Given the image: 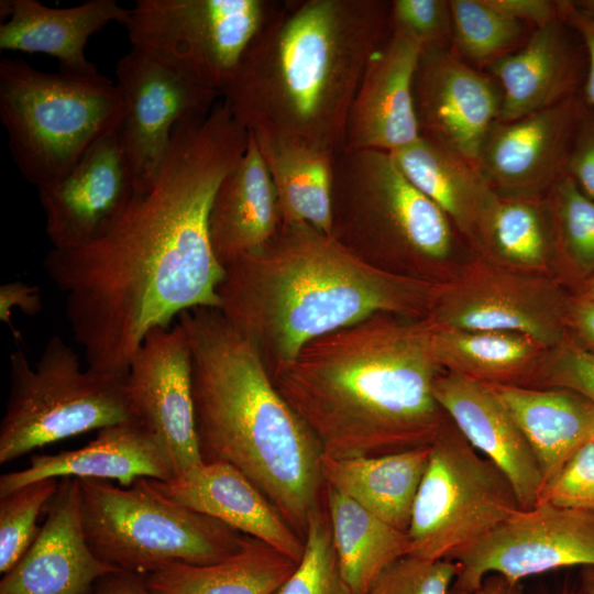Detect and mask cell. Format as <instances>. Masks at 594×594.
Segmentation results:
<instances>
[{"label":"cell","mask_w":594,"mask_h":594,"mask_svg":"<svg viewBox=\"0 0 594 594\" xmlns=\"http://www.w3.org/2000/svg\"><path fill=\"white\" fill-rule=\"evenodd\" d=\"M249 131L220 99L179 122L160 174L135 193L101 238L44 258L87 367L125 374L155 329L200 307H219L224 268L208 230L215 194L246 150Z\"/></svg>","instance_id":"cell-1"},{"label":"cell","mask_w":594,"mask_h":594,"mask_svg":"<svg viewBox=\"0 0 594 594\" xmlns=\"http://www.w3.org/2000/svg\"><path fill=\"white\" fill-rule=\"evenodd\" d=\"M443 372L425 318L381 312L312 340L273 382L323 455L346 459L429 446L450 421Z\"/></svg>","instance_id":"cell-2"},{"label":"cell","mask_w":594,"mask_h":594,"mask_svg":"<svg viewBox=\"0 0 594 594\" xmlns=\"http://www.w3.org/2000/svg\"><path fill=\"white\" fill-rule=\"evenodd\" d=\"M389 20L385 0L275 1L221 98L256 138L339 153Z\"/></svg>","instance_id":"cell-3"},{"label":"cell","mask_w":594,"mask_h":594,"mask_svg":"<svg viewBox=\"0 0 594 594\" xmlns=\"http://www.w3.org/2000/svg\"><path fill=\"white\" fill-rule=\"evenodd\" d=\"M435 284L374 268L309 224L282 223L224 267L218 309L274 380L312 340L373 315L425 318Z\"/></svg>","instance_id":"cell-4"},{"label":"cell","mask_w":594,"mask_h":594,"mask_svg":"<svg viewBox=\"0 0 594 594\" xmlns=\"http://www.w3.org/2000/svg\"><path fill=\"white\" fill-rule=\"evenodd\" d=\"M190 348L196 428L202 461L246 475L304 539L322 505V448L276 388L255 348L218 308L183 312Z\"/></svg>","instance_id":"cell-5"},{"label":"cell","mask_w":594,"mask_h":594,"mask_svg":"<svg viewBox=\"0 0 594 594\" xmlns=\"http://www.w3.org/2000/svg\"><path fill=\"white\" fill-rule=\"evenodd\" d=\"M330 235L374 268L430 283L473 256L449 217L381 151L336 155Z\"/></svg>","instance_id":"cell-6"},{"label":"cell","mask_w":594,"mask_h":594,"mask_svg":"<svg viewBox=\"0 0 594 594\" xmlns=\"http://www.w3.org/2000/svg\"><path fill=\"white\" fill-rule=\"evenodd\" d=\"M123 100L99 72L46 73L21 58L0 62V121L22 176L36 188L61 178L116 131Z\"/></svg>","instance_id":"cell-7"},{"label":"cell","mask_w":594,"mask_h":594,"mask_svg":"<svg viewBox=\"0 0 594 594\" xmlns=\"http://www.w3.org/2000/svg\"><path fill=\"white\" fill-rule=\"evenodd\" d=\"M82 529L94 553L147 575L169 563L208 565L238 552L245 535L167 498L140 479L129 487L78 479Z\"/></svg>","instance_id":"cell-8"},{"label":"cell","mask_w":594,"mask_h":594,"mask_svg":"<svg viewBox=\"0 0 594 594\" xmlns=\"http://www.w3.org/2000/svg\"><path fill=\"white\" fill-rule=\"evenodd\" d=\"M134 417L127 373L81 369L59 336L46 342L31 366L24 352L10 355V393L0 425V463L70 437Z\"/></svg>","instance_id":"cell-9"},{"label":"cell","mask_w":594,"mask_h":594,"mask_svg":"<svg viewBox=\"0 0 594 594\" xmlns=\"http://www.w3.org/2000/svg\"><path fill=\"white\" fill-rule=\"evenodd\" d=\"M519 509L505 475L450 420L430 443L407 530L408 554L448 560Z\"/></svg>","instance_id":"cell-10"},{"label":"cell","mask_w":594,"mask_h":594,"mask_svg":"<svg viewBox=\"0 0 594 594\" xmlns=\"http://www.w3.org/2000/svg\"><path fill=\"white\" fill-rule=\"evenodd\" d=\"M274 3L138 0L124 26L131 48L221 97Z\"/></svg>","instance_id":"cell-11"},{"label":"cell","mask_w":594,"mask_h":594,"mask_svg":"<svg viewBox=\"0 0 594 594\" xmlns=\"http://www.w3.org/2000/svg\"><path fill=\"white\" fill-rule=\"evenodd\" d=\"M570 299L556 277L473 255L435 284L425 318L441 328L524 333L551 349L568 336Z\"/></svg>","instance_id":"cell-12"},{"label":"cell","mask_w":594,"mask_h":594,"mask_svg":"<svg viewBox=\"0 0 594 594\" xmlns=\"http://www.w3.org/2000/svg\"><path fill=\"white\" fill-rule=\"evenodd\" d=\"M451 592L475 590L487 574L519 581L561 568H594V513L539 502L454 552Z\"/></svg>","instance_id":"cell-13"},{"label":"cell","mask_w":594,"mask_h":594,"mask_svg":"<svg viewBox=\"0 0 594 594\" xmlns=\"http://www.w3.org/2000/svg\"><path fill=\"white\" fill-rule=\"evenodd\" d=\"M123 114L116 135L136 193L155 183L170 147L175 127L207 114L221 98L131 48L116 68Z\"/></svg>","instance_id":"cell-14"},{"label":"cell","mask_w":594,"mask_h":594,"mask_svg":"<svg viewBox=\"0 0 594 594\" xmlns=\"http://www.w3.org/2000/svg\"><path fill=\"white\" fill-rule=\"evenodd\" d=\"M127 384L134 417L164 444L176 475L200 464L190 348L179 322L146 336L129 364Z\"/></svg>","instance_id":"cell-15"},{"label":"cell","mask_w":594,"mask_h":594,"mask_svg":"<svg viewBox=\"0 0 594 594\" xmlns=\"http://www.w3.org/2000/svg\"><path fill=\"white\" fill-rule=\"evenodd\" d=\"M584 107L575 95L516 120H496L476 161L493 191L508 198H544L566 175Z\"/></svg>","instance_id":"cell-16"},{"label":"cell","mask_w":594,"mask_h":594,"mask_svg":"<svg viewBox=\"0 0 594 594\" xmlns=\"http://www.w3.org/2000/svg\"><path fill=\"white\" fill-rule=\"evenodd\" d=\"M420 136L476 164L493 123L498 120L496 81L450 48L421 53L413 85Z\"/></svg>","instance_id":"cell-17"},{"label":"cell","mask_w":594,"mask_h":594,"mask_svg":"<svg viewBox=\"0 0 594 594\" xmlns=\"http://www.w3.org/2000/svg\"><path fill=\"white\" fill-rule=\"evenodd\" d=\"M52 249L86 245L122 217L136 190L116 131L97 141L64 176L37 188Z\"/></svg>","instance_id":"cell-18"},{"label":"cell","mask_w":594,"mask_h":594,"mask_svg":"<svg viewBox=\"0 0 594 594\" xmlns=\"http://www.w3.org/2000/svg\"><path fill=\"white\" fill-rule=\"evenodd\" d=\"M46 518L19 561L4 573L0 594H89L118 572L91 550L82 529L78 479H59Z\"/></svg>","instance_id":"cell-19"},{"label":"cell","mask_w":594,"mask_h":594,"mask_svg":"<svg viewBox=\"0 0 594 594\" xmlns=\"http://www.w3.org/2000/svg\"><path fill=\"white\" fill-rule=\"evenodd\" d=\"M421 53L416 41L389 28L352 101L342 150L391 153L420 136L413 85Z\"/></svg>","instance_id":"cell-20"},{"label":"cell","mask_w":594,"mask_h":594,"mask_svg":"<svg viewBox=\"0 0 594 594\" xmlns=\"http://www.w3.org/2000/svg\"><path fill=\"white\" fill-rule=\"evenodd\" d=\"M433 395L466 441L505 475L520 508L535 507L543 491L539 465L493 386L444 371Z\"/></svg>","instance_id":"cell-21"},{"label":"cell","mask_w":594,"mask_h":594,"mask_svg":"<svg viewBox=\"0 0 594 594\" xmlns=\"http://www.w3.org/2000/svg\"><path fill=\"white\" fill-rule=\"evenodd\" d=\"M146 481L167 498L255 538L297 563L304 554V539L266 495L230 463L202 461L168 481Z\"/></svg>","instance_id":"cell-22"},{"label":"cell","mask_w":594,"mask_h":594,"mask_svg":"<svg viewBox=\"0 0 594 594\" xmlns=\"http://www.w3.org/2000/svg\"><path fill=\"white\" fill-rule=\"evenodd\" d=\"M176 475L161 440L139 419L98 430L86 446L55 454H35L29 466L2 474L0 497L44 479L114 480L129 487L140 479L168 481Z\"/></svg>","instance_id":"cell-23"},{"label":"cell","mask_w":594,"mask_h":594,"mask_svg":"<svg viewBox=\"0 0 594 594\" xmlns=\"http://www.w3.org/2000/svg\"><path fill=\"white\" fill-rule=\"evenodd\" d=\"M0 50L42 53L58 61L61 72L98 73L85 54L91 35L111 22L125 25L130 9L116 0H88L51 8L36 0H1Z\"/></svg>","instance_id":"cell-24"},{"label":"cell","mask_w":594,"mask_h":594,"mask_svg":"<svg viewBox=\"0 0 594 594\" xmlns=\"http://www.w3.org/2000/svg\"><path fill=\"white\" fill-rule=\"evenodd\" d=\"M569 29L560 14L487 67L501 90L498 120H516L576 95L580 58Z\"/></svg>","instance_id":"cell-25"},{"label":"cell","mask_w":594,"mask_h":594,"mask_svg":"<svg viewBox=\"0 0 594 594\" xmlns=\"http://www.w3.org/2000/svg\"><path fill=\"white\" fill-rule=\"evenodd\" d=\"M280 224L272 178L249 132L245 152L220 183L210 207L208 230L215 256L224 268L264 246Z\"/></svg>","instance_id":"cell-26"},{"label":"cell","mask_w":594,"mask_h":594,"mask_svg":"<svg viewBox=\"0 0 594 594\" xmlns=\"http://www.w3.org/2000/svg\"><path fill=\"white\" fill-rule=\"evenodd\" d=\"M389 155L400 173L449 217L474 255L498 196L477 165L424 136Z\"/></svg>","instance_id":"cell-27"},{"label":"cell","mask_w":594,"mask_h":594,"mask_svg":"<svg viewBox=\"0 0 594 594\" xmlns=\"http://www.w3.org/2000/svg\"><path fill=\"white\" fill-rule=\"evenodd\" d=\"M491 386L525 436L544 488L593 431L594 404L561 387Z\"/></svg>","instance_id":"cell-28"},{"label":"cell","mask_w":594,"mask_h":594,"mask_svg":"<svg viewBox=\"0 0 594 594\" xmlns=\"http://www.w3.org/2000/svg\"><path fill=\"white\" fill-rule=\"evenodd\" d=\"M429 454L430 444L373 457L323 455L321 471L326 485L407 532Z\"/></svg>","instance_id":"cell-29"},{"label":"cell","mask_w":594,"mask_h":594,"mask_svg":"<svg viewBox=\"0 0 594 594\" xmlns=\"http://www.w3.org/2000/svg\"><path fill=\"white\" fill-rule=\"evenodd\" d=\"M428 323L433 353L442 369L488 385L528 386L549 351L524 333L462 330Z\"/></svg>","instance_id":"cell-30"},{"label":"cell","mask_w":594,"mask_h":594,"mask_svg":"<svg viewBox=\"0 0 594 594\" xmlns=\"http://www.w3.org/2000/svg\"><path fill=\"white\" fill-rule=\"evenodd\" d=\"M297 562L245 536L242 548L208 565L169 563L145 575L153 594H272Z\"/></svg>","instance_id":"cell-31"},{"label":"cell","mask_w":594,"mask_h":594,"mask_svg":"<svg viewBox=\"0 0 594 594\" xmlns=\"http://www.w3.org/2000/svg\"><path fill=\"white\" fill-rule=\"evenodd\" d=\"M474 256L512 271L556 277L554 228L547 197L497 196Z\"/></svg>","instance_id":"cell-32"},{"label":"cell","mask_w":594,"mask_h":594,"mask_svg":"<svg viewBox=\"0 0 594 594\" xmlns=\"http://www.w3.org/2000/svg\"><path fill=\"white\" fill-rule=\"evenodd\" d=\"M253 136L276 191L282 223H305L330 234L338 153Z\"/></svg>","instance_id":"cell-33"},{"label":"cell","mask_w":594,"mask_h":594,"mask_svg":"<svg viewBox=\"0 0 594 594\" xmlns=\"http://www.w3.org/2000/svg\"><path fill=\"white\" fill-rule=\"evenodd\" d=\"M324 504L342 576L354 594H366L384 569L409 553L408 535L329 485Z\"/></svg>","instance_id":"cell-34"},{"label":"cell","mask_w":594,"mask_h":594,"mask_svg":"<svg viewBox=\"0 0 594 594\" xmlns=\"http://www.w3.org/2000/svg\"><path fill=\"white\" fill-rule=\"evenodd\" d=\"M449 1L452 50L475 68L488 67L528 38L526 24L499 12L487 0Z\"/></svg>","instance_id":"cell-35"},{"label":"cell","mask_w":594,"mask_h":594,"mask_svg":"<svg viewBox=\"0 0 594 594\" xmlns=\"http://www.w3.org/2000/svg\"><path fill=\"white\" fill-rule=\"evenodd\" d=\"M546 197L554 228V276L563 268L585 282L594 275V199L569 175Z\"/></svg>","instance_id":"cell-36"},{"label":"cell","mask_w":594,"mask_h":594,"mask_svg":"<svg viewBox=\"0 0 594 594\" xmlns=\"http://www.w3.org/2000/svg\"><path fill=\"white\" fill-rule=\"evenodd\" d=\"M304 543L295 570L272 594H354L338 563L326 506L310 514Z\"/></svg>","instance_id":"cell-37"},{"label":"cell","mask_w":594,"mask_h":594,"mask_svg":"<svg viewBox=\"0 0 594 594\" xmlns=\"http://www.w3.org/2000/svg\"><path fill=\"white\" fill-rule=\"evenodd\" d=\"M58 479L31 482L0 497V572H8L28 551L40 528V513L58 487Z\"/></svg>","instance_id":"cell-38"},{"label":"cell","mask_w":594,"mask_h":594,"mask_svg":"<svg viewBox=\"0 0 594 594\" xmlns=\"http://www.w3.org/2000/svg\"><path fill=\"white\" fill-rule=\"evenodd\" d=\"M457 574L452 560L407 554L384 569L366 594H450Z\"/></svg>","instance_id":"cell-39"},{"label":"cell","mask_w":594,"mask_h":594,"mask_svg":"<svg viewBox=\"0 0 594 594\" xmlns=\"http://www.w3.org/2000/svg\"><path fill=\"white\" fill-rule=\"evenodd\" d=\"M389 24L416 41L422 52L452 47L449 0L391 1Z\"/></svg>","instance_id":"cell-40"},{"label":"cell","mask_w":594,"mask_h":594,"mask_svg":"<svg viewBox=\"0 0 594 594\" xmlns=\"http://www.w3.org/2000/svg\"><path fill=\"white\" fill-rule=\"evenodd\" d=\"M528 386L571 389L594 404V354L566 336L549 349Z\"/></svg>","instance_id":"cell-41"},{"label":"cell","mask_w":594,"mask_h":594,"mask_svg":"<svg viewBox=\"0 0 594 594\" xmlns=\"http://www.w3.org/2000/svg\"><path fill=\"white\" fill-rule=\"evenodd\" d=\"M566 175L594 199V111L584 107L566 163Z\"/></svg>","instance_id":"cell-42"},{"label":"cell","mask_w":594,"mask_h":594,"mask_svg":"<svg viewBox=\"0 0 594 594\" xmlns=\"http://www.w3.org/2000/svg\"><path fill=\"white\" fill-rule=\"evenodd\" d=\"M499 12L535 29L560 16L559 1L551 0H487Z\"/></svg>","instance_id":"cell-43"},{"label":"cell","mask_w":594,"mask_h":594,"mask_svg":"<svg viewBox=\"0 0 594 594\" xmlns=\"http://www.w3.org/2000/svg\"><path fill=\"white\" fill-rule=\"evenodd\" d=\"M40 288L23 282H10L0 287V318L14 331L11 322L12 310L26 315L38 314L42 309Z\"/></svg>","instance_id":"cell-44"},{"label":"cell","mask_w":594,"mask_h":594,"mask_svg":"<svg viewBox=\"0 0 594 594\" xmlns=\"http://www.w3.org/2000/svg\"><path fill=\"white\" fill-rule=\"evenodd\" d=\"M560 12L564 21L582 38L587 53V74L584 82L586 105L594 108V26L572 4L571 1H559Z\"/></svg>","instance_id":"cell-45"},{"label":"cell","mask_w":594,"mask_h":594,"mask_svg":"<svg viewBox=\"0 0 594 594\" xmlns=\"http://www.w3.org/2000/svg\"><path fill=\"white\" fill-rule=\"evenodd\" d=\"M568 336L594 354V301L580 295L571 296L568 314Z\"/></svg>","instance_id":"cell-46"},{"label":"cell","mask_w":594,"mask_h":594,"mask_svg":"<svg viewBox=\"0 0 594 594\" xmlns=\"http://www.w3.org/2000/svg\"><path fill=\"white\" fill-rule=\"evenodd\" d=\"M91 594H153L146 585L145 575L118 571L95 584Z\"/></svg>","instance_id":"cell-47"},{"label":"cell","mask_w":594,"mask_h":594,"mask_svg":"<svg viewBox=\"0 0 594 594\" xmlns=\"http://www.w3.org/2000/svg\"><path fill=\"white\" fill-rule=\"evenodd\" d=\"M450 594H524V590L519 581L509 580L501 574H493L486 576L475 590L462 593L450 592Z\"/></svg>","instance_id":"cell-48"},{"label":"cell","mask_w":594,"mask_h":594,"mask_svg":"<svg viewBox=\"0 0 594 594\" xmlns=\"http://www.w3.org/2000/svg\"><path fill=\"white\" fill-rule=\"evenodd\" d=\"M574 8L594 26V0L571 1Z\"/></svg>","instance_id":"cell-49"},{"label":"cell","mask_w":594,"mask_h":594,"mask_svg":"<svg viewBox=\"0 0 594 594\" xmlns=\"http://www.w3.org/2000/svg\"><path fill=\"white\" fill-rule=\"evenodd\" d=\"M582 587L585 594H594V568H588L582 574Z\"/></svg>","instance_id":"cell-50"},{"label":"cell","mask_w":594,"mask_h":594,"mask_svg":"<svg viewBox=\"0 0 594 594\" xmlns=\"http://www.w3.org/2000/svg\"><path fill=\"white\" fill-rule=\"evenodd\" d=\"M579 295L594 301V275L583 283Z\"/></svg>","instance_id":"cell-51"}]
</instances>
